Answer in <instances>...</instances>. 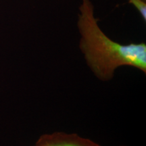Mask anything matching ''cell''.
Masks as SVG:
<instances>
[{"label": "cell", "instance_id": "2", "mask_svg": "<svg viewBox=\"0 0 146 146\" xmlns=\"http://www.w3.org/2000/svg\"><path fill=\"white\" fill-rule=\"evenodd\" d=\"M37 146H102L90 139L83 137L76 133L56 131L41 135L36 140Z\"/></svg>", "mask_w": 146, "mask_h": 146}, {"label": "cell", "instance_id": "5", "mask_svg": "<svg viewBox=\"0 0 146 146\" xmlns=\"http://www.w3.org/2000/svg\"><path fill=\"white\" fill-rule=\"evenodd\" d=\"M142 1H145V2H146V0H142Z\"/></svg>", "mask_w": 146, "mask_h": 146}, {"label": "cell", "instance_id": "3", "mask_svg": "<svg viewBox=\"0 0 146 146\" xmlns=\"http://www.w3.org/2000/svg\"><path fill=\"white\" fill-rule=\"evenodd\" d=\"M129 3L133 5L143 18L144 22L146 21V2L142 0H128Z\"/></svg>", "mask_w": 146, "mask_h": 146}, {"label": "cell", "instance_id": "1", "mask_svg": "<svg viewBox=\"0 0 146 146\" xmlns=\"http://www.w3.org/2000/svg\"><path fill=\"white\" fill-rule=\"evenodd\" d=\"M78 14L79 48L87 66L103 82L111 81L122 66L135 68L146 74V44H122L110 38L100 28L91 0H82Z\"/></svg>", "mask_w": 146, "mask_h": 146}, {"label": "cell", "instance_id": "4", "mask_svg": "<svg viewBox=\"0 0 146 146\" xmlns=\"http://www.w3.org/2000/svg\"><path fill=\"white\" fill-rule=\"evenodd\" d=\"M118 146H127V145H118Z\"/></svg>", "mask_w": 146, "mask_h": 146}, {"label": "cell", "instance_id": "6", "mask_svg": "<svg viewBox=\"0 0 146 146\" xmlns=\"http://www.w3.org/2000/svg\"><path fill=\"white\" fill-rule=\"evenodd\" d=\"M32 146H37V145H35V144L34 145H32Z\"/></svg>", "mask_w": 146, "mask_h": 146}]
</instances>
